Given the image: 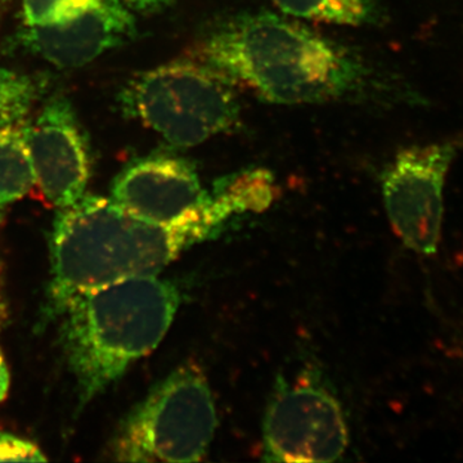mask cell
<instances>
[{"label":"cell","mask_w":463,"mask_h":463,"mask_svg":"<svg viewBox=\"0 0 463 463\" xmlns=\"http://www.w3.org/2000/svg\"><path fill=\"white\" fill-rule=\"evenodd\" d=\"M11 461L42 462L47 461V457L32 441L0 432V462Z\"/></svg>","instance_id":"16"},{"label":"cell","mask_w":463,"mask_h":463,"mask_svg":"<svg viewBox=\"0 0 463 463\" xmlns=\"http://www.w3.org/2000/svg\"><path fill=\"white\" fill-rule=\"evenodd\" d=\"M349 446L336 397L316 381L279 379L263 420V458L269 462H334Z\"/></svg>","instance_id":"7"},{"label":"cell","mask_w":463,"mask_h":463,"mask_svg":"<svg viewBox=\"0 0 463 463\" xmlns=\"http://www.w3.org/2000/svg\"><path fill=\"white\" fill-rule=\"evenodd\" d=\"M118 105L178 147L230 132L241 116L233 81L201 60L175 61L133 76Z\"/></svg>","instance_id":"4"},{"label":"cell","mask_w":463,"mask_h":463,"mask_svg":"<svg viewBox=\"0 0 463 463\" xmlns=\"http://www.w3.org/2000/svg\"><path fill=\"white\" fill-rule=\"evenodd\" d=\"M112 199L149 223L176 227L210 222L225 227L233 210L203 187L184 158L155 155L129 164L116 176Z\"/></svg>","instance_id":"8"},{"label":"cell","mask_w":463,"mask_h":463,"mask_svg":"<svg viewBox=\"0 0 463 463\" xmlns=\"http://www.w3.org/2000/svg\"><path fill=\"white\" fill-rule=\"evenodd\" d=\"M100 0H24L26 26H56L97 7Z\"/></svg>","instance_id":"15"},{"label":"cell","mask_w":463,"mask_h":463,"mask_svg":"<svg viewBox=\"0 0 463 463\" xmlns=\"http://www.w3.org/2000/svg\"><path fill=\"white\" fill-rule=\"evenodd\" d=\"M222 225L149 223L114 199L83 196L61 207L51 236L52 279L44 319L66 301L127 279L157 276L183 251L215 237Z\"/></svg>","instance_id":"2"},{"label":"cell","mask_w":463,"mask_h":463,"mask_svg":"<svg viewBox=\"0 0 463 463\" xmlns=\"http://www.w3.org/2000/svg\"><path fill=\"white\" fill-rule=\"evenodd\" d=\"M129 7L141 9V11H149V9H156L169 5L173 0H120Z\"/></svg>","instance_id":"17"},{"label":"cell","mask_w":463,"mask_h":463,"mask_svg":"<svg viewBox=\"0 0 463 463\" xmlns=\"http://www.w3.org/2000/svg\"><path fill=\"white\" fill-rule=\"evenodd\" d=\"M463 148V136L403 148L381 179L392 230L417 254H435L444 219L448 174Z\"/></svg>","instance_id":"6"},{"label":"cell","mask_w":463,"mask_h":463,"mask_svg":"<svg viewBox=\"0 0 463 463\" xmlns=\"http://www.w3.org/2000/svg\"><path fill=\"white\" fill-rule=\"evenodd\" d=\"M236 215L263 212L276 196L272 174L265 169H246L222 176L212 188Z\"/></svg>","instance_id":"12"},{"label":"cell","mask_w":463,"mask_h":463,"mask_svg":"<svg viewBox=\"0 0 463 463\" xmlns=\"http://www.w3.org/2000/svg\"><path fill=\"white\" fill-rule=\"evenodd\" d=\"M286 14L335 25L364 26L376 17L373 0H270Z\"/></svg>","instance_id":"13"},{"label":"cell","mask_w":463,"mask_h":463,"mask_svg":"<svg viewBox=\"0 0 463 463\" xmlns=\"http://www.w3.org/2000/svg\"><path fill=\"white\" fill-rule=\"evenodd\" d=\"M36 184L53 205H72L84 196L90 152L69 99L56 97L23 127Z\"/></svg>","instance_id":"9"},{"label":"cell","mask_w":463,"mask_h":463,"mask_svg":"<svg viewBox=\"0 0 463 463\" xmlns=\"http://www.w3.org/2000/svg\"><path fill=\"white\" fill-rule=\"evenodd\" d=\"M181 306L173 282L139 277L81 292L52 319L84 407L149 354L169 331Z\"/></svg>","instance_id":"3"},{"label":"cell","mask_w":463,"mask_h":463,"mask_svg":"<svg viewBox=\"0 0 463 463\" xmlns=\"http://www.w3.org/2000/svg\"><path fill=\"white\" fill-rule=\"evenodd\" d=\"M38 96L39 87L33 78L0 67V128L18 123Z\"/></svg>","instance_id":"14"},{"label":"cell","mask_w":463,"mask_h":463,"mask_svg":"<svg viewBox=\"0 0 463 463\" xmlns=\"http://www.w3.org/2000/svg\"><path fill=\"white\" fill-rule=\"evenodd\" d=\"M5 2H7V0H0V5H2L3 3H5Z\"/></svg>","instance_id":"19"},{"label":"cell","mask_w":463,"mask_h":463,"mask_svg":"<svg viewBox=\"0 0 463 463\" xmlns=\"http://www.w3.org/2000/svg\"><path fill=\"white\" fill-rule=\"evenodd\" d=\"M36 184L23 127L0 128V206L23 199Z\"/></svg>","instance_id":"11"},{"label":"cell","mask_w":463,"mask_h":463,"mask_svg":"<svg viewBox=\"0 0 463 463\" xmlns=\"http://www.w3.org/2000/svg\"><path fill=\"white\" fill-rule=\"evenodd\" d=\"M9 371L5 356L0 352V403L5 401L9 389Z\"/></svg>","instance_id":"18"},{"label":"cell","mask_w":463,"mask_h":463,"mask_svg":"<svg viewBox=\"0 0 463 463\" xmlns=\"http://www.w3.org/2000/svg\"><path fill=\"white\" fill-rule=\"evenodd\" d=\"M136 33V21L123 2L100 0L97 7L62 25H25L12 43L52 65L72 69L132 41Z\"/></svg>","instance_id":"10"},{"label":"cell","mask_w":463,"mask_h":463,"mask_svg":"<svg viewBox=\"0 0 463 463\" xmlns=\"http://www.w3.org/2000/svg\"><path fill=\"white\" fill-rule=\"evenodd\" d=\"M216 425L206 377L194 365H183L127 417L116 440V456L130 462H199L212 446Z\"/></svg>","instance_id":"5"},{"label":"cell","mask_w":463,"mask_h":463,"mask_svg":"<svg viewBox=\"0 0 463 463\" xmlns=\"http://www.w3.org/2000/svg\"><path fill=\"white\" fill-rule=\"evenodd\" d=\"M200 60L276 105L330 102L361 90L367 71L336 43L269 12L219 24L200 43Z\"/></svg>","instance_id":"1"}]
</instances>
